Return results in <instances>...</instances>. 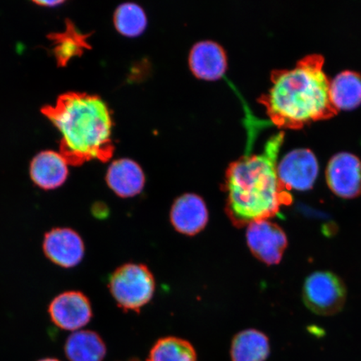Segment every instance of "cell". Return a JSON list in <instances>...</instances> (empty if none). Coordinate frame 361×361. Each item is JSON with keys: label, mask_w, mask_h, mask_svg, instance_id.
Listing matches in <instances>:
<instances>
[{"label": "cell", "mask_w": 361, "mask_h": 361, "mask_svg": "<svg viewBox=\"0 0 361 361\" xmlns=\"http://www.w3.org/2000/svg\"><path fill=\"white\" fill-rule=\"evenodd\" d=\"M38 361H60V360H59L58 359H56V358H44V359L39 360Z\"/></svg>", "instance_id": "cell-22"}, {"label": "cell", "mask_w": 361, "mask_h": 361, "mask_svg": "<svg viewBox=\"0 0 361 361\" xmlns=\"http://www.w3.org/2000/svg\"><path fill=\"white\" fill-rule=\"evenodd\" d=\"M43 251L52 263L64 269L80 264L85 256L83 239L70 228H56L44 234Z\"/></svg>", "instance_id": "cell-9"}, {"label": "cell", "mask_w": 361, "mask_h": 361, "mask_svg": "<svg viewBox=\"0 0 361 361\" xmlns=\"http://www.w3.org/2000/svg\"><path fill=\"white\" fill-rule=\"evenodd\" d=\"M30 173L36 186L44 190H54L65 183L69 169L61 152L44 151L31 161Z\"/></svg>", "instance_id": "cell-12"}, {"label": "cell", "mask_w": 361, "mask_h": 361, "mask_svg": "<svg viewBox=\"0 0 361 361\" xmlns=\"http://www.w3.org/2000/svg\"><path fill=\"white\" fill-rule=\"evenodd\" d=\"M109 288L121 309L139 311L154 295L155 281L147 266L128 264L113 273Z\"/></svg>", "instance_id": "cell-4"}, {"label": "cell", "mask_w": 361, "mask_h": 361, "mask_svg": "<svg viewBox=\"0 0 361 361\" xmlns=\"http://www.w3.org/2000/svg\"><path fill=\"white\" fill-rule=\"evenodd\" d=\"M324 63L322 56L314 54L302 59L293 70L273 72L272 87L259 102L278 128L300 129L338 114L331 102V80L323 71Z\"/></svg>", "instance_id": "cell-2"}, {"label": "cell", "mask_w": 361, "mask_h": 361, "mask_svg": "<svg viewBox=\"0 0 361 361\" xmlns=\"http://www.w3.org/2000/svg\"><path fill=\"white\" fill-rule=\"evenodd\" d=\"M43 114L61 135V154L68 164L80 166L90 160L106 161L112 157V120L101 97L85 93L61 94Z\"/></svg>", "instance_id": "cell-3"}, {"label": "cell", "mask_w": 361, "mask_h": 361, "mask_svg": "<svg viewBox=\"0 0 361 361\" xmlns=\"http://www.w3.org/2000/svg\"><path fill=\"white\" fill-rule=\"evenodd\" d=\"M329 94L338 111L355 109L361 104V75L354 71L341 72L331 81Z\"/></svg>", "instance_id": "cell-17"}, {"label": "cell", "mask_w": 361, "mask_h": 361, "mask_svg": "<svg viewBox=\"0 0 361 361\" xmlns=\"http://www.w3.org/2000/svg\"><path fill=\"white\" fill-rule=\"evenodd\" d=\"M269 354L268 337L257 329L238 333L232 342V361H265Z\"/></svg>", "instance_id": "cell-16"}, {"label": "cell", "mask_w": 361, "mask_h": 361, "mask_svg": "<svg viewBox=\"0 0 361 361\" xmlns=\"http://www.w3.org/2000/svg\"><path fill=\"white\" fill-rule=\"evenodd\" d=\"M247 243L257 259L274 265L281 261L288 246L283 230L269 220H259L247 225Z\"/></svg>", "instance_id": "cell-7"}, {"label": "cell", "mask_w": 361, "mask_h": 361, "mask_svg": "<svg viewBox=\"0 0 361 361\" xmlns=\"http://www.w3.org/2000/svg\"><path fill=\"white\" fill-rule=\"evenodd\" d=\"M303 300L308 309L316 314L331 316L341 312L346 301L344 282L327 271L315 272L307 278Z\"/></svg>", "instance_id": "cell-5"}, {"label": "cell", "mask_w": 361, "mask_h": 361, "mask_svg": "<svg viewBox=\"0 0 361 361\" xmlns=\"http://www.w3.org/2000/svg\"><path fill=\"white\" fill-rule=\"evenodd\" d=\"M189 64L197 78L214 80L222 78L227 69V57L218 43L203 40L192 49Z\"/></svg>", "instance_id": "cell-13"}, {"label": "cell", "mask_w": 361, "mask_h": 361, "mask_svg": "<svg viewBox=\"0 0 361 361\" xmlns=\"http://www.w3.org/2000/svg\"><path fill=\"white\" fill-rule=\"evenodd\" d=\"M65 32L54 34L51 36L55 48L54 53L59 64L66 66V63L75 56L80 55L85 49L89 48L87 35L78 32L73 24L66 22Z\"/></svg>", "instance_id": "cell-18"}, {"label": "cell", "mask_w": 361, "mask_h": 361, "mask_svg": "<svg viewBox=\"0 0 361 361\" xmlns=\"http://www.w3.org/2000/svg\"><path fill=\"white\" fill-rule=\"evenodd\" d=\"M65 353L70 361H103L106 346L102 337L92 331L71 334L65 344Z\"/></svg>", "instance_id": "cell-15"}, {"label": "cell", "mask_w": 361, "mask_h": 361, "mask_svg": "<svg viewBox=\"0 0 361 361\" xmlns=\"http://www.w3.org/2000/svg\"><path fill=\"white\" fill-rule=\"evenodd\" d=\"M48 313L56 326L71 331L87 326L93 314L88 298L74 290L57 295L49 304Z\"/></svg>", "instance_id": "cell-8"}, {"label": "cell", "mask_w": 361, "mask_h": 361, "mask_svg": "<svg viewBox=\"0 0 361 361\" xmlns=\"http://www.w3.org/2000/svg\"><path fill=\"white\" fill-rule=\"evenodd\" d=\"M284 133L271 137L259 154L245 155L230 164L226 174L227 212L236 227H245L279 214L293 198L278 178V155Z\"/></svg>", "instance_id": "cell-1"}, {"label": "cell", "mask_w": 361, "mask_h": 361, "mask_svg": "<svg viewBox=\"0 0 361 361\" xmlns=\"http://www.w3.org/2000/svg\"><path fill=\"white\" fill-rule=\"evenodd\" d=\"M147 361H197V353L188 341L166 337L152 347Z\"/></svg>", "instance_id": "cell-19"}, {"label": "cell", "mask_w": 361, "mask_h": 361, "mask_svg": "<svg viewBox=\"0 0 361 361\" xmlns=\"http://www.w3.org/2000/svg\"><path fill=\"white\" fill-rule=\"evenodd\" d=\"M170 219L178 232L193 236L206 227L209 222V211L201 197L187 193L175 201L171 207Z\"/></svg>", "instance_id": "cell-11"}, {"label": "cell", "mask_w": 361, "mask_h": 361, "mask_svg": "<svg viewBox=\"0 0 361 361\" xmlns=\"http://www.w3.org/2000/svg\"><path fill=\"white\" fill-rule=\"evenodd\" d=\"M279 183L284 190L307 191L312 188L319 173L317 158L309 149H296L277 166Z\"/></svg>", "instance_id": "cell-6"}, {"label": "cell", "mask_w": 361, "mask_h": 361, "mask_svg": "<svg viewBox=\"0 0 361 361\" xmlns=\"http://www.w3.org/2000/svg\"><path fill=\"white\" fill-rule=\"evenodd\" d=\"M114 22L119 32L128 36L142 33L147 24L145 11L135 3L121 4L115 12Z\"/></svg>", "instance_id": "cell-20"}, {"label": "cell", "mask_w": 361, "mask_h": 361, "mask_svg": "<svg viewBox=\"0 0 361 361\" xmlns=\"http://www.w3.org/2000/svg\"><path fill=\"white\" fill-rule=\"evenodd\" d=\"M35 4H39V6H56L58 4H62V1H35Z\"/></svg>", "instance_id": "cell-21"}, {"label": "cell", "mask_w": 361, "mask_h": 361, "mask_svg": "<svg viewBox=\"0 0 361 361\" xmlns=\"http://www.w3.org/2000/svg\"><path fill=\"white\" fill-rule=\"evenodd\" d=\"M327 184L337 196L345 200L361 195V161L351 153L341 152L329 161Z\"/></svg>", "instance_id": "cell-10"}, {"label": "cell", "mask_w": 361, "mask_h": 361, "mask_svg": "<svg viewBox=\"0 0 361 361\" xmlns=\"http://www.w3.org/2000/svg\"><path fill=\"white\" fill-rule=\"evenodd\" d=\"M108 186L121 197H130L142 191L145 175L137 162L123 158L112 162L106 173Z\"/></svg>", "instance_id": "cell-14"}]
</instances>
